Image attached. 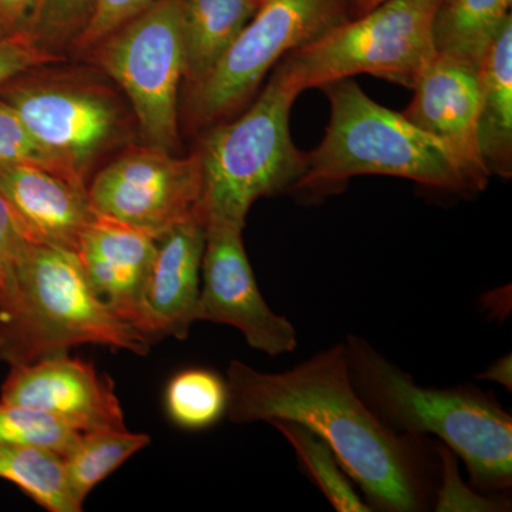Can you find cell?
<instances>
[{
	"mask_svg": "<svg viewBox=\"0 0 512 512\" xmlns=\"http://www.w3.org/2000/svg\"><path fill=\"white\" fill-rule=\"evenodd\" d=\"M357 394L390 429L437 439L463 461L471 485L498 495L512 487V417L474 384L436 389L416 383L367 340L343 342Z\"/></svg>",
	"mask_w": 512,
	"mask_h": 512,
	"instance_id": "2",
	"label": "cell"
},
{
	"mask_svg": "<svg viewBox=\"0 0 512 512\" xmlns=\"http://www.w3.org/2000/svg\"><path fill=\"white\" fill-rule=\"evenodd\" d=\"M200 154L134 148L104 167L87 187L94 212L160 238L168 229L201 215ZM204 218V217H202Z\"/></svg>",
	"mask_w": 512,
	"mask_h": 512,
	"instance_id": "9",
	"label": "cell"
},
{
	"mask_svg": "<svg viewBox=\"0 0 512 512\" xmlns=\"http://www.w3.org/2000/svg\"><path fill=\"white\" fill-rule=\"evenodd\" d=\"M156 249L157 238L144 229L97 214L84 229L77 248L94 291L134 328Z\"/></svg>",
	"mask_w": 512,
	"mask_h": 512,
	"instance_id": "16",
	"label": "cell"
},
{
	"mask_svg": "<svg viewBox=\"0 0 512 512\" xmlns=\"http://www.w3.org/2000/svg\"><path fill=\"white\" fill-rule=\"evenodd\" d=\"M80 431L45 413L0 400V444L49 448L64 456L79 439Z\"/></svg>",
	"mask_w": 512,
	"mask_h": 512,
	"instance_id": "24",
	"label": "cell"
},
{
	"mask_svg": "<svg viewBox=\"0 0 512 512\" xmlns=\"http://www.w3.org/2000/svg\"><path fill=\"white\" fill-rule=\"evenodd\" d=\"M153 0H92L89 18L76 36V47L89 50L127 25L151 5Z\"/></svg>",
	"mask_w": 512,
	"mask_h": 512,
	"instance_id": "27",
	"label": "cell"
},
{
	"mask_svg": "<svg viewBox=\"0 0 512 512\" xmlns=\"http://www.w3.org/2000/svg\"><path fill=\"white\" fill-rule=\"evenodd\" d=\"M183 0H158L100 43L99 62L131 101L144 144H178V89L184 77Z\"/></svg>",
	"mask_w": 512,
	"mask_h": 512,
	"instance_id": "8",
	"label": "cell"
},
{
	"mask_svg": "<svg viewBox=\"0 0 512 512\" xmlns=\"http://www.w3.org/2000/svg\"><path fill=\"white\" fill-rule=\"evenodd\" d=\"M436 451L439 456V484L433 510L439 512L481 511L498 512L510 511V501L498 495L484 494L476 488H470L463 483L458 457L443 443L436 440Z\"/></svg>",
	"mask_w": 512,
	"mask_h": 512,
	"instance_id": "25",
	"label": "cell"
},
{
	"mask_svg": "<svg viewBox=\"0 0 512 512\" xmlns=\"http://www.w3.org/2000/svg\"><path fill=\"white\" fill-rule=\"evenodd\" d=\"M444 0H386L282 59L302 92L372 74L413 89L436 56L433 23Z\"/></svg>",
	"mask_w": 512,
	"mask_h": 512,
	"instance_id": "6",
	"label": "cell"
},
{
	"mask_svg": "<svg viewBox=\"0 0 512 512\" xmlns=\"http://www.w3.org/2000/svg\"><path fill=\"white\" fill-rule=\"evenodd\" d=\"M349 6V0H266L217 66L192 84L191 123L208 126L237 111L279 60L348 20Z\"/></svg>",
	"mask_w": 512,
	"mask_h": 512,
	"instance_id": "7",
	"label": "cell"
},
{
	"mask_svg": "<svg viewBox=\"0 0 512 512\" xmlns=\"http://www.w3.org/2000/svg\"><path fill=\"white\" fill-rule=\"evenodd\" d=\"M12 164L46 168L53 173L63 175L73 183L86 185L70 174L46 150H43L29 133L16 110L5 100H0V165Z\"/></svg>",
	"mask_w": 512,
	"mask_h": 512,
	"instance_id": "26",
	"label": "cell"
},
{
	"mask_svg": "<svg viewBox=\"0 0 512 512\" xmlns=\"http://www.w3.org/2000/svg\"><path fill=\"white\" fill-rule=\"evenodd\" d=\"M164 403L168 419L180 429H210L227 416V380L214 370L185 369L167 384Z\"/></svg>",
	"mask_w": 512,
	"mask_h": 512,
	"instance_id": "23",
	"label": "cell"
},
{
	"mask_svg": "<svg viewBox=\"0 0 512 512\" xmlns=\"http://www.w3.org/2000/svg\"><path fill=\"white\" fill-rule=\"evenodd\" d=\"M0 400L45 413L80 433L126 429L113 380L69 353L12 366Z\"/></svg>",
	"mask_w": 512,
	"mask_h": 512,
	"instance_id": "12",
	"label": "cell"
},
{
	"mask_svg": "<svg viewBox=\"0 0 512 512\" xmlns=\"http://www.w3.org/2000/svg\"><path fill=\"white\" fill-rule=\"evenodd\" d=\"M204 248L205 220L201 215L180 222L157 238L136 322L151 343L185 339L198 322Z\"/></svg>",
	"mask_w": 512,
	"mask_h": 512,
	"instance_id": "14",
	"label": "cell"
},
{
	"mask_svg": "<svg viewBox=\"0 0 512 512\" xmlns=\"http://www.w3.org/2000/svg\"><path fill=\"white\" fill-rule=\"evenodd\" d=\"M90 8L92 0H43L33 30L40 42L50 49L49 42H60L80 29L83 19L89 18Z\"/></svg>",
	"mask_w": 512,
	"mask_h": 512,
	"instance_id": "30",
	"label": "cell"
},
{
	"mask_svg": "<svg viewBox=\"0 0 512 512\" xmlns=\"http://www.w3.org/2000/svg\"><path fill=\"white\" fill-rule=\"evenodd\" d=\"M328 94L325 138L308 154L296 190L336 192L356 175H390L427 187L474 194L447 148L402 113L380 106L352 79L320 87Z\"/></svg>",
	"mask_w": 512,
	"mask_h": 512,
	"instance_id": "4",
	"label": "cell"
},
{
	"mask_svg": "<svg viewBox=\"0 0 512 512\" xmlns=\"http://www.w3.org/2000/svg\"><path fill=\"white\" fill-rule=\"evenodd\" d=\"M28 244L8 204L0 197V315L15 301L20 259Z\"/></svg>",
	"mask_w": 512,
	"mask_h": 512,
	"instance_id": "29",
	"label": "cell"
},
{
	"mask_svg": "<svg viewBox=\"0 0 512 512\" xmlns=\"http://www.w3.org/2000/svg\"><path fill=\"white\" fill-rule=\"evenodd\" d=\"M512 0H444L433 23L436 52L480 66L495 37L512 19Z\"/></svg>",
	"mask_w": 512,
	"mask_h": 512,
	"instance_id": "19",
	"label": "cell"
},
{
	"mask_svg": "<svg viewBox=\"0 0 512 512\" xmlns=\"http://www.w3.org/2000/svg\"><path fill=\"white\" fill-rule=\"evenodd\" d=\"M80 345L144 356L153 343L97 295L76 252L29 242L15 301L0 315V359L29 365Z\"/></svg>",
	"mask_w": 512,
	"mask_h": 512,
	"instance_id": "3",
	"label": "cell"
},
{
	"mask_svg": "<svg viewBox=\"0 0 512 512\" xmlns=\"http://www.w3.org/2000/svg\"><path fill=\"white\" fill-rule=\"evenodd\" d=\"M477 379L487 380V382H493L500 384L508 392L512 390V360L511 355H505L500 359L495 360L493 365L488 367L485 372L480 373L476 376Z\"/></svg>",
	"mask_w": 512,
	"mask_h": 512,
	"instance_id": "32",
	"label": "cell"
},
{
	"mask_svg": "<svg viewBox=\"0 0 512 512\" xmlns=\"http://www.w3.org/2000/svg\"><path fill=\"white\" fill-rule=\"evenodd\" d=\"M229 421L289 420L328 444L372 511L433 510L439 484L436 440L390 429L357 394L343 342L281 373L232 360Z\"/></svg>",
	"mask_w": 512,
	"mask_h": 512,
	"instance_id": "1",
	"label": "cell"
},
{
	"mask_svg": "<svg viewBox=\"0 0 512 512\" xmlns=\"http://www.w3.org/2000/svg\"><path fill=\"white\" fill-rule=\"evenodd\" d=\"M0 197L29 242L76 254L96 218L86 185L35 165H0Z\"/></svg>",
	"mask_w": 512,
	"mask_h": 512,
	"instance_id": "15",
	"label": "cell"
},
{
	"mask_svg": "<svg viewBox=\"0 0 512 512\" xmlns=\"http://www.w3.org/2000/svg\"><path fill=\"white\" fill-rule=\"evenodd\" d=\"M5 101L39 146L84 184L87 168L116 136V107L93 89L57 83L15 84L6 90Z\"/></svg>",
	"mask_w": 512,
	"mask_h": 512,
	"instance_id": "11",
	"label": "cell"
},
{
	"mask_svg": "<svg viewBox=\"0 0 512 512\" xmlns=\"http://www.w3.org/2000/svg\"><path fill=\"white\" fill-rule=\"evenodd\" d=\"M59 60V55L40 42L35 30L0 35V86L19 74Z\"/></svg>",
	"mask_w": 512,
	"mask_h": 512,
	"instance_id": "28",
	"label": "cell"
},
{
	"mask_svg": "<svg viewBox=\"0 0 512 512\" xmlns=\"http://www.w3.org/2000/svg\"><path fill=\"white\" fill-rule=\"evenodd\" d=\"M478 147L488 174L512 175V19L495 37L478 66Z\"/></svg>",
	"mask_w": 512,
	"mask_h": 512,
	"instance_id": "17",
	"label": "cell"
},
{
	"mask_svg": "<svg viewBox=\"0 0 512 512\" xmlns=\"http://www.w3.org/2000/svg\"><path fill=\"white\" fill-rule=\"evenodd\" d=\"M301 93L281 62L264 92L241 117L207 134L198 150L200 210L205 222L224 221L245 228L255 201L299 183L308 154L293 144L289 117Z\"/></svg>",
	"mask_w": 512,
	"mask_h": 512,
	"instance_id": "5",
	"label": "cell"
},
{
	"mask_svg": "<svg viewBox=\"0 0 512 512\" xmlns=\"http://www.w3.org/2000/svg\"><path fill=\"white\" fill-rule=\"evenodd\" d=\"M43 0H0V35L35 29Z\"/></svg>",
	"mask_w": 512,
	"mask_h": 512,
	"instance_id": "31",
	"label": "cell"
},
{
	"mask_svg": "<svg viewBox=\"0 0 512 512\" xmlns=\"http://www.w3.org/2000/svg\"><path fill=\"white\" fill-rule=\"evenodd\" d=\"M0 478L18 485L47 511H83L67 480L63 457L49 448L0 444Z\"/></svg>",
	"mask_w": 512,
	"mask_h": 512,
	"instance_id": "20",
	"label": "cell"
},
{
	"mask_svg": "<svg viewBox=\"0 0 512 512\" xmlns=\"http://www.w3.org/2000/svg\"><path fill=\"white\" fill-rule=\"evenodd\" d=\"M244 228L205 222L198 322L232 326L252 349L269 356L291 353L298 335L291 320L272 311L259 291L242 239Z\"/></svg>",
	"mask_w": 512,
	"mask_h": 512,
	"instance_id": "10",
	"label": "cell"
},
{
	"mask_svg": "<svg viewBox=\"0 0 512 512\" xmlns=\"http://www.w3.org/2000/svg\"><path fill=\"white\" fill-rule=\"evenodd\" d=\"M151 437L126 429L82 431L63 456L67 480L74 497L84 504L93 488L123 466L128 458L150 444Z\"/></svg>",
	"mask_w": 512,
	"mask_h": 512,
	"instance_id": "21",
	"label": "cell"
},
{
	"mask_svg": "<svg viewBox=\"0 0 512 512\" xmlns=\"http://www.w3.org/2000/svg\"><path fill=\"white\" fill-rule=\"evenodd\" d=\"M256 3H259V5H262V3L266 2V0H255Z\"/></svg>",
	"mask_w": 512,
	"mask_h": 512,
	"instance_id": "34",
	"label": "cell"
},
{
	"mask_svg": "<svg viewBox=\"0 0 512 512\" xmlns=\"http://www.w3.org/2000/svg\"><path fill=\"white\" fill-rule=\"evenodd\" d=\"M353 2H355L357 13L362 15V13L369 12L370 9L376 8L386 0H353Z\"/></svg>",
	"mask_w": 512,
	"mask_h": 512,
	"instance_id": "33",
	"label": "cell"
},
{
	"mask_svg": "<svg viewBox=\"0 0 512 512\" xmlns=\"http://www.w3.org/2000/svg\"><path fill=\"white\" fill-rule=\"evenodd\" d=\"M268 424L291 444L302 473L319 488L336 511L372 512L325 441L295 421L272 420Z\"/></svg>",
	"mask_w": 512,
	"mask_h": 512,
	"instance_id": "22",
	"label": "cell"
},
{
	"mask_svg": "<svg viewBox=\"0 0 512 512\" xmlns=\"http://www.w3.org/2000/svg\"><path fill=\"white\" fill-rule=\"evenodd\" d=\"M259 6L255 0H183L184 77L190 86L217 66Z\"/></svg>",
	"mask_w": 512,
	"mask_h": 512,
	"instance_id": "18",
	"label": "cell"
},
{
	"mask_svg": "<svg viewBox=\"0 0 512 512\" xmlns=\"http://www.w3.org/2000/svg\"><path fill=\"white\" fill-rule=\"evenodd\" d=\"M413 90L403 116L447 148L474 192L485 190L490 174L478 147V67L436 53Z\"/></svg>",
	"mask_w": 512,
	"mask_h": 512,
	"instance_id": "13",
	"label": "cell"
}]
</instances>
